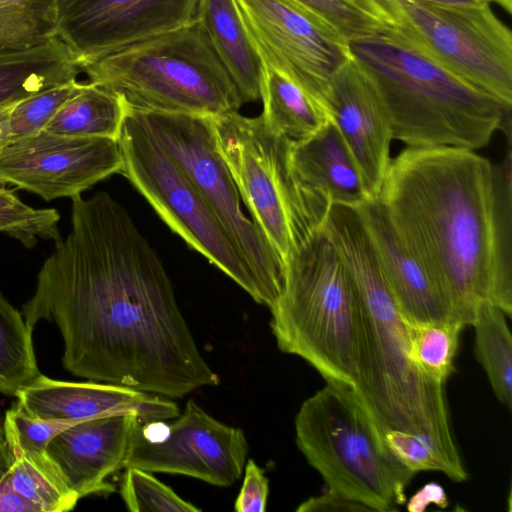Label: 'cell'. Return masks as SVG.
<instances>
[{
    "instance_id": "cell-2",
    "label": "cell",
    "mask_w": 512,
    "mask_h": 512,
    "mask_svg": "<svg viewBox=\"0 0 512 512\" xmlns=\"http://www.w3.org/2000/svg\"><path fill=\"white\" fill-rule=\"evenodd\" d=\"M379 199L401 243L453 320L490 303L512 316V154L407 147L391 158Z\"/></svg>"
},
{
    "instance_id": "cell-16",
    "label": "cell",
    "mask_w": 512,
    "mask_h": 512,
    "mask_svg": "<svg viewBox=\"0 0 512 512\" xmlns=\"http://www.w3.org/2000/svg\"><path fill=\"white\" fill-rule=\"evenodd\" d=\"M326 101L368 197L377 198L391 161L393 131L376 88L351 54L333 74Z\"/></svg>"
},
{
    "instance_id": "cell-15",
    "label": "cell",
    "mask_w": 512,
    "mask_h": 512,
    "mask_svg": "<svg viewBox=\"0 0 512 512\" xmlns=\"http://www.w3.org/2000/svg\"><path fill=\"white\" fill-rule=\"evenodd\" d=\"M122 167L118 140L106 137L42 131L0 149V179L45 201L80 195Z\"/></svg>"
},
{
    "instance_id": "cell-12",
    "label": "cell",
    "mask_w": 512,
    "mask_h": 512,
    "mask_svg": "<svg viewBox=\"0 0 512 512\" xmlns=\"http://www.w3.org/2000/svg\"><path fill=\"white\" fill-rule=\"evenodd\" d=\"M249 446L244 432L189 401L175 419L136 425L125 467L180 474L230 486L244 470Z\"/></svg>"
},
{
    "instance_id": "cell-10",
    "label": "cell",
    "mask_w": 512,
    "mask_h": 512,
    "mask_svg": "<svg viewBox=\"0 0 512 512\" xmlns=\"http://www.w3.org/2000/svg\"><path fill=\"white\" fill-rule=\"evenodd\" d=\"M385 21L471 85L512 106V33L491 4L450 7L374 0Z\"/></svg>"
},
{
    "instance_id": "cell-32",
    "label": "cell",
    "mask_w": 512,
    "mask_h": 512,
    "mask_svg": "<svg viewBox=\"0 0 512 512\" xmlns=\"http://www.w3.org/2000/svg\"><path fill=\"white\" fill-rule=\"evenodd\" d=\"M120 484V494L132 512H198L192 503L182 499L170 487L145 471L126 467Z\"/></svg>"
},
{
    "instance_id": "cell-25",
    "label": "cell",
    "mask_w": 512,
    "mask_h": 512,
    "mask_svg": "<svg viewBox=\"0 0 512 512\" xmlns=\"http://www.w3.org/2000/svg\"><path fill=\"white\" fill-rule=\"evenodd\" d=\"M474 351L497 399L512 407V336L506 314L490 303L481 304L471 324Z\"/></svg>"
},
{
    "instance_id": "cell-21",
    "label": "cell",
    "mask_w": 512,
    "mask_h": 512,
    "mask_svg": "<svg viewBox=\"0 0 512 512\" xmlns=\"http://www.w3.org/2000/svg\"><path fill=\"white\" fill-rule=\"evenodd\" d=\"M80 68L57 36L22 47L0 46V106L77 79Z\"/></svg>"
},
{
    "instance_id": "cell-29",
    "label": "cell",
    "mask_w": 512,
    "mask_h": 512,
    "mask_svg": "<svg viewBox=\"0 0 512 512\" xmlns=\"http://www.w3.org/2000/svg\"><path fill=\"white\" fill-rule=\"evenodd\" d=\"M56 1L0 0V46H28L56 36Z\"/></svg>"
},
{
    "instance_id": "cell-3",
    "label": "cell",
    "mask_w": 512,
    "mask_h": 512,
    "mask_svg": "<svg viewBox=\"0 0 512 512\" xmlns=\"http://www.w3.org/2000/svg\"><path fill=\"white\" fill-rule=\"evenodd\" d=\"M324 228L346 263L361 301L358 391L385 433L415 435L456 482L467 472L453 436L444 385L419 371L410 356L407 320L384 279L363 223L353 208L333 207Z\"/></svg>"
},
{
    "instance_id": "cell-18",
    "label": "cell",
    "mask_w": 512,
    "mask_h": 512,
    "mask_svg": "<svg viewBox=\"0 0 512 512\" xmlns=\"http://www.w3.org/2000/svg\"><path fill=\"white\" fill-rule=\"evenodd\" d=\"M136 414L118 413L77 422L56 434L46 454L79 499L113 492L106 479L125 467Z\"/></svg>"
},
{
    "instance_id": "cell-20",
    "label": "cell",
    "mask_w": 512,
    "mask_h": 512,
    "mask_svg": "<svg viewBox=\"0 0 512 512\" xmlns=\"http://www.w3.org/2000/svg\"><path fill=\"white\" fill-rule=\"evenodd\" d=\"M290 165L299 185L331 206L356 208L370 199L333 119L311 136L291 142Z\"/></svg>"
},
{
    "instance_id": "cell-6",
    "label": "cell",
    "mask_w": 512,
    "mask_h": 512,
    "mask_svg": "<svg viewBox=\"0 0 512 512\" xmlns=\"http://www.w3.org/2000/svg\"><path fill=\"white\" fill-rule=\"evenodd\" d=\"M80 70L87 81L119 94L138 111L214 117L243 104L200 21L128 45Z\"/></svg>"
},
{
    "instance_id": "cell-8",
    "label": "cell",
    "mask_w": 512,
    "mask_h": 512,
    "mask_svg": "<svg viewBox=\"0 0 512 512\" xmlns=\"http://www.w3.org/2000/svg\"><path fill=\"white\" fill-rule=\"evenodd\" d=\"M211 122L240 198L284 265L298 243L322 226L331 205L299 185L290 165L292 140L272 132L261 115L231 111Z\"/></svg>"
},
{
    "instance_id": "cell-43",
    "label": "cell",
    "mask_w": 512,
    "mask_h": 512,
    "mask_svg": "<svg viewBox=\"0 0 512 512\" xmlns=\"http://www.w3.org/2000/svg\"><path fill=\"white\" fill-rule=\"evenodd\" d=\"M361 8L381 19V11L374 0H352Z\"/></svg>"
},
{
    "instance_id": "cell-11",
    "label": "cell",
    "mask_w": 512,
    "mask_h": 512,
    "mask_svg": "<svg viewBox=\"0 0 512 512\" xmlns=\"http://www.w3.org/2000/svg\"><path fill=\"white\" fill-rule=\"evenodd\" d=\"M138 113L201 193L250 269L260 291L261 304L270 308L282 288L283 265L241 208L236 184L216 144L211 117Z\"/></svg>"
},
{
    "instance_id": "cell-40",
    "label": "cell",
    "mask_w": 512,
    "mask_h": 512,
    "mask_svg": "<svg viewBox=\"0 0 512 512\" xmlns=\"http://www.w3.org/2000/svg\"><path fill=\"white\" fill-rule=\"evenodd\" d=\"M12 462L13 457L7 443L3 423L0 421V482L8 473Z\"/></svg>"
},
{
    "instance_id": "cell-1",
    "label": "cell",
    "mask_w": 512,
    "mask_h": 512,
    "mask_svg": "<svg viewBox=\"0 0 512 512\" xmlns=\"http://www.w3.org/2000/svg\"><path fill=\"white\" fill-rule=\"evenodd\" d=\"M71 202V229L22 307L28 327L56 324L63 367L91 381L168 398L218 385L160 257L125 207L105 191Z\"/></svg>"
},
{
    "instance_id": "cell-7",
    "label": "cell",
    "mask_w": 512,
    "mask_h": 512,
    "mask_svg": "<svg viewBox=\"0 0 512 512\" xmlns=\"http://www.w3.org/2000/svg\"><path fill=\"white\" fill-rule=\"evenodd\" d=\"M296 444L329 490L371 512H392L406 503L415 475L388 448L384 432L351 385L327 381L295 417Z\"/></svg>"
},
{
    "instance_id": "cell-39",
    "label": "cell",
    "mask_w": 512,
    "mask_h": 512,
    "mask_svg": "<svg viewBox=\"0 0 512 512\" xmlns=\"http://www.w3.org/2000/svg\"><path fill=\"white\" fill-rule=\"evenodd\" d=\"M0 512H40L39 508L14 490L4 477L0 482Z\"/></svg>"
},
{
    "instance_id": "cell-17",
    "label": "cell",
    "mask_w": 512,
    "mask_h": 512,
    "mask_svg": "<svg viewBox=\"0 0 512 512\" xmlns=\"http://www.w3.org/2000/svg\"><path fill=\"white\" fill-rule=\"evenodd\" d=\"M17 406L38 420L81 422L101 416L131 413L140 423L177 417L178 405L160 395L130 387L89 381L70 382L40 373L15 394Z\"/></svg>"
},
{
    "instance_id": "cell-31",
    "label": "cell",
    "mask_w": 512,
    "mask_h": 512,
    "mask_svg": "<svg viewBox=\"0 0 512 512\" xmlns=\"http://www.w3.org/2000/svg\"><path fill=\"white\" fill-rule=\"evenodd\" d=\"M84 82L73 79L15 104L8 120V143L44 131L57 111L82 88Z\"/></svg>"
},
{
    "instance_id": "cell-14",
    "label": "cell",
    "mask_w": 512,
    "mask_h": 512,
    "mask_svg": "<svg viewBox=\"0 0 512 512\" xmlns=\"http://www.w3.org/2000/svg\"><path fill=\"white\" fill-rule=\"evenodd\" d=\"M201 1L57 0L56 36L80 68L133 43L199 22Z\"/></svg>"
},
{
    "instance_id": "cell-9",
    "label": "cell",
    "mask_w": 512,
    "mask_h": 512,
    "mask_svg": "<svg viewBox=\"0 0 512 512\" xmlns=\"http://www.w3.org/2000/svg\"><path fill=\"white\" fill-rule=\"evenodd\" d=\"M121 174L168 227L261 304L256 281L225 229L183 168L128 107L118 137Z\"/></svg>"
},
{
    "instance_id": "cell-5",
    "label": "cell",
    "mask_w": 512,
    "mask_h": 512,
    "mask_svg": "<svg viewBox=\"0 0 512 512\" xmlns=\"http://www.w3.org/2000/svg\"><path fill=\"white\" fill-rule=\"evenodd\" d=\"M270 311V327L282 352L305 360L325 382L344 383L358 391L361 301L323 224L285 261L282 288Z\"/></svg>"
},
{
    "instance_id": "cell-42",
    "label": "cell",
    "mask_w": 512,
    "mask_h": 512,
    "mask_svg": "<svg viewBox=\"0 0 512 512\" xmlns=\"http://www.w3.org/2000/svg\"><path fill=\"white\" fill-rule=\"evenodd\" d=\"M15 104L0 106V149L8 144V120Z\"/></svg>"
},
{
    "instance_id": "cell-34",
    "label": "cell",
    "mask_w": 512,
    "mask_h": 512,
    "mask_svg": "<svg viewBox=\"0 0 512 512\" xmlns=\"http://www.w3.org/2000/svg\"><path fill=\"white\" fill-rule=\"evenodd\" d=\"M75 423L77 422L33 419L15 403L5 412L3 427L10 452L14 456L45 454L50 440Z\"/></svg>"
},
{
    "instance_id": "cell-38",
    "label": "cell",
    "mask_w": 512,
    "mask_h": 512,
    "mask_svg": "<svg viewBox=\"0 0 512 512\" xmlns=\"http://www.w3.org/2000/svg\"><path fill=\"white\" fill-rule=\"evenodd\" d=\"M431 504L441 508H445L448 505V499L444 489L436 483H428L418 490L409 499L407 510L410 512H421Z\"/></svg>"
},
{
    "instance_id": "cell-19",
    "label": "cell",
    "mask_w": 512,
    "mask_h": 512,
    "mask_svg": "<svg viewBox=\"0 0 512 512\" xmlns=\"http://www.w3.org/2000/svg\"><path fill=\"white\" fill-rule=\"evenodd\" d=\"M355 209L389 290L406 320H453L448 306L425 271L397 237L379 197L369 199Z\"/></svg>"
},
{
    "instance_id": "cell-36",
    "label": "cell",
    "mask_w": 512,
    "mask_h": 512,
    "mask_svg": "<svg viewBox=\"0 0 512 512\" xmlns=\"http://www.w3.org/2000/svg\"><path fill=\"white\" fill-rule=\"evenodd\" d=\"M244 480L234 503L237 512H264L269 494V480L253 459L245 463Z\"/></svg>"
},
{
    "instance_id": "cell-22",
    "label": "cell",
    "mask_w": 512,
    "mask_h": 512,
    "mask_svg": "<svg viewBox=\"0 0 512 512\" xmlns=\"http://www.w3.org/2000/svg\"><path fill=\"white\" fill-rule=\"evenodd\" d=\"M200 22L243 104L259 100L261 63L245 34L234 0H202Z\"/></svg>"
},
{
    "instance_id": "cell-33",
    "label": "cell",
    "mask_w": 512,
    "mask_h": 512,
    "mask_svg": "<svg viewBox=\"0 0 512 512\" xmlns=\"http://www.w3.org/2000/svg\"><path fill=\"white\" fill-rule=\"evenodd\" d=\"M305 12L332 28L346 42L387 26L352 0H292Z\"/></svg>"
},
{
    "instance_id": "cell-41",
    "label": "cell",
    "mask_w": 512,
    "mask_h": 512,
    "mask_svg": "<svg viewBox=\"0 0 512 512\" xmlns=\"http://www.w3.org/2000/svg\"><path fill=\"white\" fill-rule=\"evenodd\" d=\"M434 5L450 7H476L495 3V0H417Z\"/></svg>"
},
{
    "instance_id": "cell-27",
    "label": "cell",
    "mask_w": 512,
    "mask_h": 512,
    "mask_svg": "<svg viewBox=\"0 0 512 512\" xmlns=\"http://www.w3.org/2000/svg\"><path fill=\"white\" fill-rule=\"evenodd\" d=\"M12 457L6 480L40 512H66L75 507L79 498L64 483L46 453Z\"/></svg>"
},
{
    "instance_id": "cell-37",
    "label": "cell",
    "mask_w": 512,
    "mask_h": 512,
    "mask_svg": "<svg viewBox=\"0 0 512 512\" xmlns=\"http://www.w3.org/2000/svg\"><path fill=\"white\" fill-rule=\"evenodd\" d=\"M297 512H360L370 511L363 504L327 489L321 495L313 496L302 502Z\"/></svg>"
},
{
    "instance_id": "cell-44",
    "label": "cell",
    "mask_w": 512,
    "mask_h": 512,
    "mask_svg": "<svg viewBox=\"0 0 512 512\" xmlns=\"http://www.w3.org/2000/svg\"><path fill=\"white\" fill-rule=\"evenodd\" d=\"M7 183L3 180L0 179V189H4V188H7Z\"/></svg>"
},
{
    "instance_id": "cell-23",
    "label": "cell",
    "mask_w": 512,
    "mask_h": 512,
    "mask_svg": "<svg viewBox=\"0 0 512 512\" xmlns=\"http://www.w3.org/2000/svg\"><path fill=\"white\" fill-rule=\"evenodd\" d=\"M260 99L265 125L292 141L311 136L333 119L327 102L264 64H261Z\"/></svg>"
},
{
    "instance_id": "cell-35",
    "label": "cell",
    "mask_w": 512,
    "mask_h": 512,
    "mask_svg": "<svg viewBox=\"0 0 512 512\" xmlns=\"http://www.w3.org/2000/svg\"><path fill=\"white\" fill-rule=\"evenodd\" d=\"M384 438L392 454L413 473L421 471L442 473V465L438 458L415 435L388 430L384 433Z\"/></svg>"
},
{
    "instance_id": "cell-4",
    "label": "cell",
    "mask_w": 512,
    "mask_h": 512,
    "mask_svg": "<svg viewBox=\"0 0 512 512\" xmlns=\"http://www.w3.org/2000/svg\"><path fill=\"white\" fill-rule=\"evenodd\" d=\"M376 88L393 138L407 147L475 150L501 130L511 144V107L471 85L390 25L349 42Z\"/></svg>"
},
{
    "instance_id": "cell-24",
    "label": "cell",
    "mask_w": 512,
    "mask_h": 512,
    "mask_svg": "<svg viewBox=\"0 0 512 512\" xmlns=\"http://www.w3.org/2000/svg\"><path fill=\"white\" fill-rule=\"evenodd\" d=\"M127 111L128 105L122 96L85 81L57 111L44 131L69 137L118 140Z\"/></svg>"
},
{
    "instance_id": "cell-26",
    "label": "cell",
    "mask_w": 512,
    "mask_h": 512,
    "mask_svg": "<svg viewBox=\"0 0 512 512\" xmlns=\"http://www.w3.org/2000/svg\"><path fill=\"white\" fill-rule=\"evenodd\" d=\"M32 332L23 315L0 294V393L15 396L38 375Z\"/></svg>"
},
{
    "instance_id": "cell-28",
    "label": "cell",
    "mask_w": 512,
    "mask_h": 512,
    "mask_svg": "<svg viewBox=\"0 0 512 512\" xmlns=\"http://www.w3.org/2000/svg\"><path fill=\"white\" fill-rule=\"evenodd\" d=\"M407 325L413 363L426 377L445 385L454 371L459 336L465 325L454 320L407 321Z\"/></svg>"
},
{
    "instance_id": "cell-30",
    "label": "cell",
    "mask_w": 512,
    "mask_h": 512,
    "mask_svg": "<svg viewBox=\"0 0 512 512\" xmlns=\"http://www.w3.org/2000/svg\"><path fill=\"white\" fill-rule=\"evenodd\" d=\"M60 214L55 208H34L8 188L0 189V233L33 248L38 241L54 243L62 236Z\"/></svg>"
},
{
    "instance_id": "cell-13",
    "label": "cell",
    "mask_w": 512,
    "mask_h": 512,
    "mask_svg": "<svg viewBox=\"0 0 512 512\" xmlns=\"http://www.w3.org/2000/svg\"><path fill=\"white\" fill-rule=\"evenodd\" d=\"M234 3L260 63L327 102L333 74L350 57L349 43L292 0Z\"/></svg>"
}]
</instances>
